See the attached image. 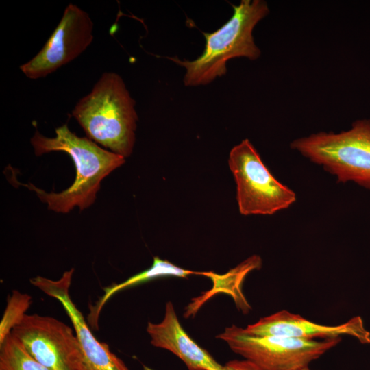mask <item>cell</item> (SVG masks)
<instances>
[{
	"label": "cell",
	"instance_id": "cell-1",
	"mask_svg": "<svg viewBox=\"0 0 370 370\" xmlns=\"http://www.w3.org/2000/svg\"><path fill=\"white\" fill-rule=\"evenodd\" d=\"M37 156L51 151H62L72 158L76 170L74 182L67 189L56 193H46L32 184H21L34 191L48 208L67 213L73 208L83 210L96 199L101 181L112 171L123 165L125 158L98 146L88 138L79 137L67 124L56 129V136L49 138L37 130L30 140Z\"/></svg>",
	"mask_w": 370,
	"mask_h": 370
},
{
	"label": "cell",
	"instance_id": "cell-2",
	"mask_svg": "<svg viewBox=\"0 0 370 370\" xmlns=\"http://www.w3.org/2000/svg\"><path fill=\"white\" fill-rule=\"evenodd\" d=\"M135 105L122 77L106 72L76 103L72 115L87 138L127 158L135 144L138 121Z\"/></svg>",
	"mask_w": 370,
	"mask_h": 370
},
{
	"label": "cell",
	"instance_id": "cell-3",
	"mask_svg": "<svg viewBox=\"0 0 370 370\" xmlns=\"http://www.w3.org/2000/svg\"><path fill=\"white\" fill-rule=\"evenodd\" d=\"M233 14L221 27L211 33H204L206 45L201 55L193 60L177 57L167 58L185 68L186 86L207 85L227 73L226 64L236 58L257 60L261 51L256 45L253 30L269 13L263 0H242L232 5Z\"/></svg>",
	"mask_w": 370,
	"mask_h": 370
},
{
	"label": "cell",
	"instance_id": "cell-4",
	"mask_svg": "<svg viewBox=\"0 0 370 370\" xmlns=\"http://www.w3.org/2000/svg\"><path fill=\"white\" fill-rule=\"evenodd\" d=\"M291 148L336 176L370 189V119L339 133L318 132L295 139Z\"/></svg>",
	"mask_w": 370,
	"mask_h": 370
},
{
	"label": "cell",
	"instance_id": "cell-5",
	"mask_svg": "<svg viewBox=\"0 0 370 370\" xmlns=\"http://www.w3.org/2000/svg\"><path fill=\"white\" fill-rule=\"evenodd\" d=\"M228 165L236 184L241 214L272 215L296 201L295 193L271 174L248 139L233 147Z\"/></svg>",
	"mask_w": 370,
	"mask_h": 370
},
{
	"label": "cell",
	"instance_id": "cell-6",
	"mask_svg": "<svg viewBox=\"0 0 370 370\" xmlns=\"http://www.w3.org/2000/svg\"><path fill=\"white\" fill-rule=\"evenodd\" d=\"M236 354L267 370H301L337 345L341 338L310 340L258 335L232 325L217 336Z\"/></svg>",
	"mask_w": 370,
	"mask_h": 370
},
{
	"label": "cell",
	"instance_id": "cell-7",
	"mask_svg": "<svg viewBox=\"0 0 370 370\" xmlns=\"http://www.w3.org/2000/svg\"><path fill=\"white\" fill-rule=\"evenodd\" d=\"M11 334L33 358L49 370H84L76 334L69 326L53 317L26 314Z\"/></svg>",
	"mask_w": 370,
	"mask_h": 370
},
{
	"label": "cell",
	"instance_id": "cell-8",
	"mask_svg": "<svg viewBox=\"0 0 370 370\" xmlns=\"http://www.w3.org/2000/svg\"><path fill=\"white\" fill-rule=\"evenodd\" d=\"M93 23L88 14L69 3L42 49L20 66L28 78L38 79L53 73L81 55L93 39Z\"/></svg>",
	"mask_w": 370,
	"mask_h": 370
},
{
	"label": "cell",
	"instance_id": "cell-9",
	"mask_svg": "<svg viewBox=\"0 0 370 370\" xmlns=\"http://www.w3.org/2000/svg\"><path fill=\"white\" fill-rule=\"evenodd\" d=\"M73 273L74 269L71 268L56 280L36 276L29 282L62 305L79 342L84 370H130L125 362L110 351L108 344L99 341L95 337L83 314L73 302L69 288Z\"/></svg>",
	"mask_w": 370,
	"mask_h": 370
},
{
	"label": "cell",
	"instance_id": "cell-10",
	"mask_svg": "<svg viewBox=\"0 0 370 370\" xmlns=\"http://www.w3.org/2000/svg\"><path fill=\"white\" fill-rule=\"evenodd\" d=\"M245 331L258 335H280L293 338L317 340L350 336L362 343H370V333L365 328L360 317L336 325H325L310 321L287 310L278 311L248 325Z\"/></svg>",
	"mask_w": 370,
	"mask_h": 370
},
{
	"label": "cell",
	"instance_id": "cell-11",
	"mask_svg": "<svg viewBox=\"0 0 370 370\" xmlns=\"http://www.w3.org/2000/svg\"><path fill=\"white\" fill-rule=\"evenodd\" d=\"M146 331L153 346L172 352L183 361L188 370H221L223 366L186 332L171 301L166 304L162 321L149 322Z\"/></svg>",
	"mask_w": 370,
	"mask_h": 370
},
{
	"label": "cell",
	"instance_id": "cell-12",
	"mask_svg": "<svg viewBox=\"0 0 370 370\" xmlns=\"http://www.w3.org/2000/svg\"><path fill=\"white\" fill-rule=\"evenodd\" d=\"M215 274L212 271H194L182 269L169 260L154 256L153 264L148 269L132 275L123 282L113 284L106 287L103 289L104 294L95 306H91L88 315V321L94 328H97L99 314L104 304L114 294L125 288L160 277L175 276L185 278L191 275H199L212 278Z\"/></svg>",
	"mask_w": 370,
	"mask_h": 370
},
{
	"label": "cell",
	"instance_id": "cell-13",
	"mask_svg": "<svg viewBox=\"0 0 370 370\" xmlns=\"http://www.w3.org/2000/svg\"><path fill=\"white\" fill-rule=\"evenodd\" d=\"M0 370H49L33 358L11 334L0 345Z\"/></svg>",
	"mask_w": 370,
	"mask_h": 370
},
{
	"label": "cell",
	"instance_id": "cell-14",
	"mask_svg": "<svg viewBox=\"0 0 370 370\" xmlns=\"http://www.w3.org/2000/svg\"><path fill=\"white\" fill-rule=\"evenodd\" d=\"M32 302L31 295L17 290H13L8 297L6 307L0 321V345L23 319Z\"/></svg>",
	"mask_w": 370,
	"mask_h": 370
},
{
	"label": "cell",
	"instance_id": "cell-15",
	"mask_svg": "<svg viewBox=\"0 0 370 370\" xmlns=\"http://www.w3.org/2000/svg\"><path fill=\"white\" fill-rule=\"evenodd\" d=\"M221 370H267L247 359L228 361L223 365Z\"/></svg>",
	"mask_w": 370,
	"mask_h": 370
},
{
	"label": "cell",
	"instance_id": "cell-16",
	"mask_svg": "<svg viewBox=\"0 0 370 370\" xmlns=\"http://www.w3.org/2000/svg\"><path fill=\"white\" fill-rule=\"evenodd\" d=\"M301 370H310L308 367H306Z\"/></svg>",
	"mask_w": 370,
	"mask_h": 370
}]
</instances>
